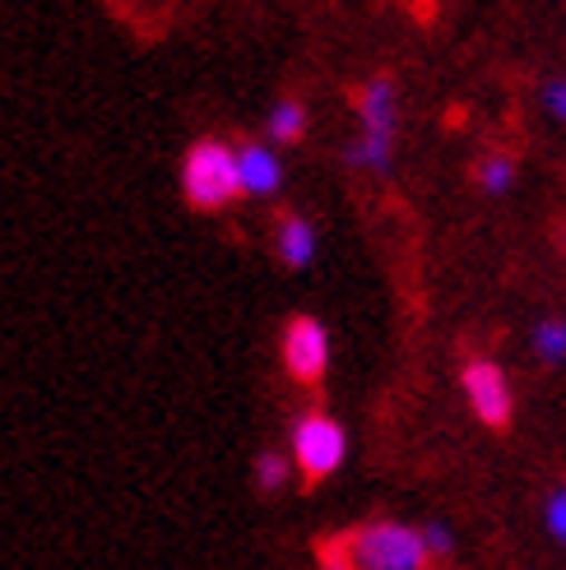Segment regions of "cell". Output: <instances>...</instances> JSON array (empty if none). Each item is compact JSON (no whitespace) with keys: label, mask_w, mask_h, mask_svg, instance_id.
I'll return each instance as SVG.
<instances>
[{"label":"cell","mask_w":566,"mask_h":570,"mask_svg":"<svg viewBox=\"0 0 566 570\" xmlns=\"http://www.w3.org/2000/svg\"><path fill=\"white\" fill-rule=\"evenodd\" d=\"M302 130H306V107L297 98H283L270 111V139H274V145H297Z\"/></svg>","instance_id":"9"},{"label":"cell","mask_w":566,"mask_h":570,"mask_svg":"<svg viewBox=\"0 0 566 570\" xmlns=\"http://www.w3.org/2000/svg\"><path fill=\"white\" fill-rule=\"evenodd\" d=\"M534 353H539L544 362H562L566 357V321L534 325Z\"/></svg>","instance_id":"11"},{"label":"cell","mask_w":566,"mask_h":570,"mask_svg":"<svg viewBox=\"0 0 566 570\" xmlns=\"http://www.w3.org/2000/svg\"><path fill=\"white\" fill-rule=\"evenodd\" d=\"M362 111V135H386L394 139V83L386 75H377L358 98Z\"/></svg>","instance_id":"7"},{"label":"cell","mask_w":566,"mask_h":570,"mask_svg":"<svg viewBox=\"0 0 566 570\" xmlns=\"http://www.w3.org/2000/svg\"><path fill=\"white\" fill-rule=\"evenodd\" d=\"M182 190L195 209H223L242 195L237 177V149H228L223 139H201L191 145L186 167H182Z\"/></svg>","instance_id":"1"},{"label":"cell","mask_w":566,"mask_h":570,"mask_svg":"<svg viewBox=\"0 0 566 570\" xmlns=\"http://www.w3.org/2000/svg\"><path fill=\"white\" fill-rule=\"evenodd\" d=\"M274 250H279V261L289 269L311 265V255H316V233H311V223L297 218V214H283L279 233H274Z\"/></svg>","instance_id":"8"},{"label":"cell","mask_w":566,"mask_h":570,"mask_svg":"<svg viewBox=\"0 0 566 570\" xmlns=\"http://www.w3.org/2000/svg\"><path fill=\"white\" fill-rule=\"evenodd\" d=\"M390 158H394V139H386V135H362L358 145L349 149V163L367 167V173H386Z\"/></svg>","instance_id":"10"},{"label":"cell","mask_w":566,"mask_h":570,"mask_svg":"<svg viewBox=\"0 0 566 570\" xmlns=\"http://www.w3.org/2000/svg\"><path fill=\"white\" fill-rule=\"evenodd\" d=\"M544 102H548V111L557 121H566V79H548L544 83Z\"/></svg>","instance_id":"16"},{"label":"cell","mask_w":566,"mask_h":570,"mask_svg":"<svg viewBox=\"0 0 566 570\" xmlns=\"http://www.w3.org/2000/svg\"><path fill=\"white\" fill-rule=\"evenodd\" d=\"M548 529H553V538L566 548V488H557L553 497H548Z\"/></svg>","instance_id":"15"},{"label":"cell","mask_w":566,"mask_h":570,"mask_svg":"<svg viewBox=\"0 0 566 570\" xmlns=\"http://www.w3.org/2000/svg\"><path fill=\"white\" fill-rule=\"evenodd\" d=\"M349 557L358 570H428V548H422V533L394 520H377L362 524L349 538Z\"/></svg>","instance_id":"2"},{"label":"cell","mask_w":566,"mask_h":570,"mask_svg":"<svg viewBox=\"0 0 566 570\" xmlns=\"http://www.w3.org/2000/svg\"><path fill=\"white\" fill-rule=\"evenodd\" d=\"M344 426H339L330 413H306L293 432V460L302 469V482L306 488H321V482L344 464Z\"/></svg>","instance_id":"3"},{"label":"cell","mask_w":566,"mask_h":570,"mask_svg":"<svg viewBox=\"0 0 566 570\" xmlns=\"http://www.w3.org/2000/svg\"><path fill=\"white\" fill-rule=\"evenodd\" d=\"M256 482H261V492H279L283 482H289V460L274 454V450H265L256 460Z\"/></svg>","instance_id":"13"},{"label":"cell","mask_w":566,"mask_h":570,"mask_svg":"<svg viewBox=\"0 0 566 570\" xmlns=\"http://www.w3.org/2000/svg\"><path fill=\"white\" fill-rule=\"evenodd\" d=\"M422 548H428V557H450L456 552V538H450L446 524H428L422 529Z\"/></svg>","instance_id":"14"},{"label":"cell","mask_w":566,"mask_h":570,"mask_svg":"<svg viewBox=\"0 0 566 570\" xmlns=\"http://www.w3.org/2000/svg\"><path fill=\"white\" fill-rule=\"evenodd\" d=\"M321 557H325V570H358L349 557V543H325Z\"/></svg>","instance_id":"17"},{"label":"cell","mask_w":566,"mask_h":570,"mask_svg":"<svg viewBox=\"0 0 566 570\" xmlns=\"http://www.w3.org/2000/svg\"><path fill=\"white\" fill-rule=\"evenodd\" d=\"M460 385H465V394H469V404H474L478 422L492 426V432H506V426H511L516 399H511V385H506V376H501V366H497V362L474 357V362L465 366Z\"/></svg>","instance_id":"5"},{"label":"cell","mask_w":566,"mask_h":570,"mask_svg":"<svg viewBox=\"0 0 566 570\" xmlns=\"http://www.w3.org/2000/svg\"><path fill=\"white\" fill-rule=\"evenodd\" d=\"M484 186H488V195H506L511 190V181H516V158L511 154H488L484 158Z\"/></svg>","instance_id":"12"},{"label":"cell","mask_w":566,"mask_h":570,"mask_svg":"<svg viewBox=\"0 0 566 570\" xmlns=\"http://www.w3.org/2000/svg\"><path fill=\"white\" fill-rule=\"evenodd\" d=\"M283 366L293 372V381L321 385L325 366H330V334L316 316H293L283 325Z\"/></svg>","instance_id":"4"},{"label":"cell","mask_w":566,"mask_h":570,"mask_svg":"<svg viewBox=\"0 0 566 570\" xmlns=\"http://www.w3.org/2000/svg\"><path fill=\"white\" fill-rule=\"evenodd\" d=\"M237 177H242V195H274L283 181V167H279L274 149L256 145V139H242L237 145Z\"/></svg>","instance_id":"6"}]
</instances>
